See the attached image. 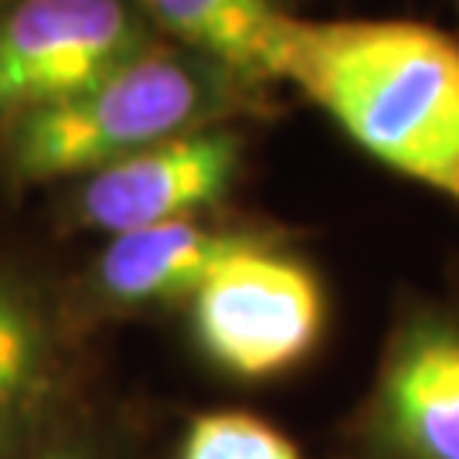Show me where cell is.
<instances>
[{"label":"cell","mask_w":459,"mask_h":459,"mask_svg":"<svg viewBox=\"0 0 459 459\" xmlns=\"http://www.w3.org/2000/svg\"><path fill=\"white\" fill-rule=\"evenodd\" d=\"M286 82L371 160L459 208V34L405 17L299 21Z\"/></svg>","instance_id":"6da1fadb"},{"label":"cell","mask_w":459,"mask_h":459,"mask_svg":"<svg viewBox=\"0 0 459 459\" xmlns=\"http://www.w3.org/2000/svg\"><path fill=\"white\" fill-rule=\"evenodd\" d=\"M265 89L212 58L160 41L92 89L0 126L7 174L21 184L89 178L140 150L259 113Z\"/></svg>","instance_id":"7a4b0ae2"},{"label":"cell","mask_w":459,"mask_h":459,"mask_svg":"<svg viewBox=\"0 0 459 459\" xmlns=\"http://www.w3.org/2000/svg\"><path fill=\"white\" fill-rule=\"evenodd\" d=\"M191 327L214 368L242 381H269L316 351L327 293L313 265L263 238L218 265L197 290Z\"/></svg>","instance_id":"3957f363"},{"label":"cell","mask_w":459,"mask_h":459,"mask_svg":"<svg viewBox=\"0 0 459 459\" xmlns=\"http://www.w3.org/2000/svg\"><path fill=\"white\" fill-rule=\"evenodd\" d=\"M160 41L133 0H0V126L75 99Z\"/></svg>","instance_id":"277c9868"},{"label":"cell","mask_w":459,"mask_h":459,"mask_svg":"<svg viewBox=\"0 0 459 459\" xmlns=\"http://www.w3.org/2000/svg\"><path fill=\"white\" fill-rule=\"evenodd\" d=\"M361 439L371 459H459V316L429 303L398 316Z\"/></svg>","instance_id":"5b68a950"},{"label":"cell","mask_w":459,"mask_h":459,"mask_svg":"<svg viewBox=\"0 0 459 459\" xmlns=\"http://www.w3.org/2000/svg\"><path fill=\"white\" fill-rule=\"evenodd\" d=\"M246 133L212 126L140 150L82 178L72 214L85 229L130 235L170 221H191L221 204L242 174Z\"/></svg>","instance_id":"8992f818"},{"label":"cell","mask_w":459,"mask_h":459,"mask_svg":"<svg viewBox=\"0 0 459 459\" xmlns=\"http://www.w3.org/2000/svg\"><path fill=\"white\" fill-rule=\"evenodd\" d=\"M62 385L58 313L31 279L0 269V459H38L48 449Z\"/></svg>","instance_id":"52a82bcc"},{"label":"cell","mask_w":459,"mask_h":459,"mask_svg":"<svg viewBox=\"0 0 459 459\" xmlns=\"http://www.w3.org/2000/svg\"><path fill=\"white\" fill-rule=\"evenodd\" d=\"M263 238L269 235L197 218L116 235L96 259L92 286L109 307L126 310L195 299L218 265Z\"/></svg>","instance_id":"ba28073f"},{"label":"cell","mask_w":459,"mask_h":459,"mask_svg":"<svg viewBox=\"0 0 459 459\" xmlns=\"http://www.w3.org/2000/svg\"><path fill=\"white\" fill-rule=\"evenodd\" d=\"M167 41L235 72L255 89L290 79L299 21L286 0H133Z\"/></svg>","instance_id":"9c48e42d"},{"label":"cell","mask_w":459,"mask_h":459,"mask_svg":"<svg viewBox=\"0 0 459 459\" xmlns=\"http://www.w3.org/2000/svg\"><path fill=\"white\" fill-rule=\"evenodd\" d=\"M178 459H299V449L259 415L208 411L187 426Z\"/></svg>","instance_id":"30bf717a"},{"label":"cell","mask_w":459,"mask_h":459,"mask_svg":"<svg viewBox=\"0 0 459 459\" xmlns=\"http://www.w3.org/2000/svg\"><path fill=\"white\" fill-rule=\"evenodd\" d=\"M38 459H102L99 449L82 436H55L48 443V449Z\"/></svg>","instance_id":"8fae6325"}]
</instances>
